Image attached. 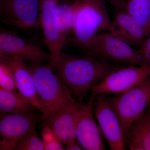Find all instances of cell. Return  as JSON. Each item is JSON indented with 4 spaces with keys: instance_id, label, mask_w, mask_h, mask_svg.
I'll list each match as a JSON object with an SVG mask.
<instances>
[{
    "instance_id": "cb8c5ba5",
    "label": "cell",
    "mask_w": 150,
    "mask_h": 150,
    "mask_svg": "<svg viewBox=\"0 0 150 150\" xmlns=\"http://www.w3.org/2000/svg\"><path fill=\"white\" fill-rule=\"evenodd\" d=\"M63 145L59 140H57L51 143L44 144V150H65Z\"/></svg>"
},
{
    "instance_id": "7402d4cb",
    "label": "cell",
    "mask_w": 150,
    "mask_h": 150,
    "mask_svg": "<svg viewBox=\"0 0 150 150\" xmlns=\"http://www.w3.org/2000/svg\"><path fill=\"white\" fill-rule=\"evenodd\" d=\"M139 50L144 65L150 67V35H148L143 40Z\"/></svg>"
},
{
    "instance_id": "277c9868",
    "label": "cell",
    "mask_w": 150,
    "mask_h": 150,
    "mask_svg": "<svg viewBox=\"0 0 150 150\" xmlns=\"http://www.w3.org/2000/svg\"><path fill=\"white\" fill-rule=\"evenodd\" d=\"M112 30L105 0H80L72 30L74 36L67 42L72 46L85 43L99 30L112 33Z\"/></svg>"
},
{
    "instance_id": "2e32d148",
    "label": "cell",
    "mask_w": 150,
    "mask_h": 150,
    "mask_svg": "<svg viewBox=\"0 0 150 150\" xmlns=\"http://www.w3.org/2000/svg\"><path fill=\"white\" fill-rule=\"evenodd\" d=\"M126 149L150 150V111L147 109L131 124L124 136Z\"/></svg>"
},
{
    "instance_id": "44dd1931",
    "label": "cell",
    "mask_w": 150,
    "mask_h": 150,
    "mask_svg": "<svg viewBox=\"0 0 150 150\" xmlns=\"http://www.w3.org/2000/svg\"><path fill=\"white\" fill-rule=\"evenodd\" d=\"M0 88L18 92L13 74L4 62L0 61Z\"/></svg>"
},
{
    "instance_id": "7c38bea8",
    "label": "cell",
    "mask_w": 150,
    "mask_h": 150,
    "mask_svg": "<svg viewBox=\"0 0 150 150\" xmlns=\"http://www.w3.org/2000/svg\"><path fill=\"white\" fill-rule=\"evenodd\" d=\"M0 53L27 61L32 64L47 62L51 64L52 57L39 46L11 33L0 34Z\"/></svg>"
},
{
    "instance_id": "52a82bcc",
    "label": "cell",
    "mask_w": 150,
    "mask_h": 150,
    "mask_svg": "<svg viewBox=\"0 0 150 150\" xmlns=\"http://www.w3.org/2000/svg\"><path fill=\"white\" fill-rule=\"evenodd\" d=\"M150 75L149 66H126L112 72L91 91L97 96L120 94L139 86Z\"/></svg>"
},
{
    "instance_id": "8fae6325",
    "label": "cell",
    "mask_w": 150,
    "mask_h": 150,
    "mask_svg": "<svg viewBox=\"0 0 150 150\" xmlns=\"http://www.w3.org/2000/svg\"><path fill=\"white\" fill-rule=\"evenodd\" d=\"M60 0H41V26L44 43L52 57L51 66L58 63L67 39L59 32L56 25L55 13Z\"/></svg>"
},
{
    "instance_id": "4316f807",
    "label": "cell",
    "mask_w": 150,
    "mask_h": 150,
    "mask_svg": "<svg viewBox=\"0 0 150 150\" xmlns=\"http://www.w3.org/2000/svg\"><path fill=\"white\" fill-rule=\"evenodd\" d=\"M147 109H149V110L150 111V101L149 103V104L148 105Z\"/></svg>"
},
{
    "instance_id": "6da1fadb",
    "label": "cell",
    "mask_w": 150,
    "mask_h": 150,
    "mask_svg": "<svg viewBox=\"0 0 150 150\" xmlns=\"http://www.w3.org/2000/svg\"><path fill=\"white\" fill-rule=\"evenodd\" d=\"M124 67L90 55L78 56L64 53L59 62L52 66L78 101L112 72Z\"/></svg>"
},
{
    "instance_id": "ba28073f",
    "label": "cell",
    "mask_w": 150,
    "mask_h": 150,
    "mask_svg": "<svg viewBox=\"0 0 150 150\" xmlns=\"http://www.w3.org/2000/svg\"><path fill=\"white\" fill-rule=\"evenodd\" d=\"M93 108L95 117L110 149L126 150L121 123L105 95L97 96Z\"/></svg>"
},
{
    "instance_id": "ac0fdd59",
    "label": "cell",
    "mask_w": 150,
    "mask_h": 150,
    "mask_svg": "<svg viewBox=\"0 0 150 150\" xmlns=\"http://www.w3.org/2000/svg\"><path fill=\"white\" fill-rule=\"evenodd\" d=\"M80 0L74 2L59 4L55 13L56 25L59 32L67 39L69 33L72 30Z\"/></svg>"
},
{
    "instance_id": "484cf974",
    "label": "cell",
    "mask_w": 150,
    "mask_h": 150,
    "mask_svg": "<svg viewBox=\"0 0 150 150\" xmlns=\"http://www.w3.org/2000/svg\"><path fill=\"white\" fill-rule=\"evenodd\" d=\"M65 150H84L82 147L81 146L76 139L71 141L69 143L66 145Z\"/></svg>"
},
{
    "instance_id": "8992f818",
    "label": "cell",
    "mask_w": 150,
    "mask_h": 150,
    "mask_svg": "<svg viewBox=\"0 0 150 150\" xmlns=\"http://www.w3.org/2000/svg\"><path fill=\"white\" fill-rule=\"evenodd\" d=\"M1 21L20 28L41 25V0H0Z\"/></svg>"
},
{
    "instance_id": "9c48e42d",
    "label": "cell",
    "mask_w": 150,
    "mask_h": 150,
    "mask_svg": "<svg viewBox=\"0 0 150 150\" xmlns=\"http://www.w3.org/2000/svg\"><path fill=\"white\" fill-rule=\"evenodd\" d=\"M96 95L92 92L88 101L79 103L76 128V138L84 150L106 149L103 134L93 115V105Z\"/></svg>"
},
{
    "instance_id": "e0dca14e",
    "label": "cell",
    "mask_w": 150,
    "mask_h": 150,
    "mask_svg": "<svg viewBox=\"0 0 150 150\" xmlns=\"http://www.w3.org/2000/svg\"><path fill=\"white\" fill-rule=\"evenodd\" d=\"M33 107L17 92L0 88V110L2 114L24 113Z\"/></svg>"
},
{
    "instance_id": "d6986e66",
    "label": "cell",
    "mask_w": 150,
    "mask_h": 150,
    "mask_svg": "<svg viewBox=\"0 0 150 150\" xmlns=\"http://www.w3.org/2000/svg\"><path fill=\"white\" fill-rule=\"evenodd\" d=\"M125 11L150 34V0H129Z\"/></svg>"
},
{
    "instance_id": "9a60e30c",
    "label": "cell",
    "mask_w": 150,
    "mask_h": 150,
    "mask_svg": "<svg viewBox=\"0 0 150 150\" xmlns=\"http://www.w3.org/2000/svg\"><path fill=\"white\" fill-rule=\"evenodd\" d=\"M112 21L113 30L111 33L137 49L150 34L125 11L116 9Z\"/></svg>"
},
{
    "instance_id": "603a6c76",
    "label": "cell",
    "mask_w": 150,
    "mask_h": 150,
    "mask_svg": "<svg viewBox=\"0 0 150 150\" xmlns=\"http://www.w3.org/2000/svg\"><path fill=\"white\" fill-rule=\"evenodd\" d=\"M41 135L42 140L44 144L51 143L59 140L54 131L46 122L42 127Z\"/></svg>"
},
{
    "instance_id": "3957f363",
    "label": "cell",
    "mask_w": 150,
    "mask_h": 150,
    "mask_svg": "<svg viewBox=\"0 0 150 150\" xmlns=\"http://www.w3.org/2000/svg\"><path fill=\"white\" fill-rule=\"evenodd\" d=\"M73 46L105 62L123 66L144 65L139 49L110 32L98 33L87 42Z\"/></svg>"
},
{
    "instance_id": "4fadbf2b",
    "label": "cell",
    "mask_w": 150,
    "mask_h": 150,
    "mask_svg": "<svg viewBox=\"0 0 150 150\" xmlns=\"http://www.w3.org/2000/svg\"><path fill=\"white\" fill-rule=\"evenodd\" d=\"M1 61L4 62L13 74L18 93L33 107L40 110L41 105L34 79L24 61L19 58L0 53Z\"/></svg>"
},
{
    "instance_id": "5bb4252c",
    "label": "cell",
    "mask_w": 150,
    "mask_h": 150,
    "mask_svg": "<svg viewBox=\"0 0 150 150\" xmlns=\"http://www.w3.org/2000/svg\"><path fill=\"white\" fill-rule=\"evenodd\" d=\"M79 103L76 100L70 103L45 121L64 145L76 139V128Z\"/></svg>"
},
{
    "instance_id": "30bf717a",
    "label": "cell",
    "mask_w": 150,
    "mask_h": 150,
    "mask_svg": "<svg viewBox=\"0 0 150 150\" xmlns=\"http://www.w3.org/2000/svg\"><path fill=\"white\" fill-rule=\"evenodd\" d=\"M37 118L29 112L3 114L0 121V150H15L25 137L35 129Z\"/></svg>"
},
{
    "instance_id": "ffe728a7",
    "label": "cell",
    "mask_w": 150,
    "mask_h": 150,
    "mask_svg": "<svg viewBox=\"0 0 150 150\" xmlns=\"http://www.w3.org/2000/svg\"><path fill=\"white\" fill-rule=\"evenodd\" d=\"M15 150H44V142L38 137L35 129L18 142Z\"/></svg>"
},
{
    "instance_id": "d4e9b609",
    "label": "cell",
    "mask_w": 150,
    "mask_h": 150,
    "mask_svg": "<svg viewBox=\"0 0 150 150\" xmlns=\"http://www.w3.org/2000/svg\"><path fill=\"white\" fill-rule=\"evenodd\" d=\"M116 9L125 11L128 1L127 0H109Z\"/></svg>"
},
{
    "instance_id": "7a4b0ae2",
    "label": "cell",
    "mask_w": 150,
    "mask_h": 150,
    "mask_svg": "<svg viewBox=\"0 0 150 150\" xmlns=\"http://www.w3.org/2000/svg\"><path fill=\"white\" fill-rule=\"evenodd\" d=\"M28 67L34 79L43 121L76 100L69 89L54 74L53 67L50 64H32Z\"/></svg>"
},
{
    "instance_id": "5b68a950",
    "label": "cell",
    "mask_w": 150,
    "mask_h": 150,
    "mask_svg": "<svg viewBox=\"0 0 150 150\" xmlns=\"http://www.w3.org/2000/svg\"><path fill=\"white\" fill-rule=\"evenodd\" d=\"M108 98L119 118L124 136L131 124L148 107L150 101V75L139 86Z\"/></svg>"
}]
</instances>
